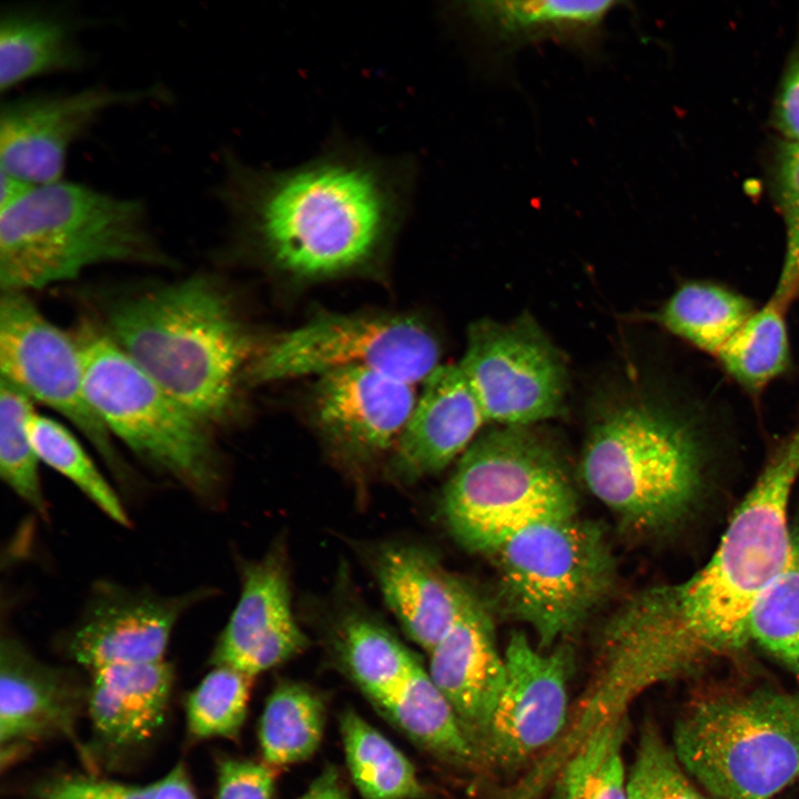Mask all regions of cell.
<instances>
[{
  "instance_id": "23",
  "label": "cell",
  "mask_w": 799,
  "mask_h": 799,
  "mask_svg": "<svg viewBox=\"0 0 799 799\" xmlns=\"http://www.w3.org/2000/svg\"><path fill=\"white\" fill-rule=\"evenodd\" d=\"M616 4L607 0H488L458 2L452 11L487 41L514 48L546 38L587 44L599 36Z\"/></svg>"
},
{
  "instance_id": "13",
  "label": "cell",
  "mask_w": 799,
  "mask_h": 799,
  "mask_svg": "<svg viewBox=\"0 0 799 799\" xmlns=\"http://www.w3.org/2000/svg\"><path fill=\"white\" fill-rule=\"evenodd\" d=\"M164 89L94 85L72 92L19 97L1 105V172L31 185L61 179L67 153L109 110L159 99Z\"/></svg>"
},
{
  "instance_id": "30",
  "label": "cell",
  "mask_w": 799,
  "mask_h": 799,
  "mask_svg": "<svg viewBox=\"0 0 799 799\" xmlns=\"http://www.w3.org/2000/svg\"><path fill=\"white\" fill-rule=\"evenodd\" d=\"M626 714L593 729L565 758L549 799H628Z\"/></svg>"
},
{
  "instance_id": "2",
  "label": "cell",
  "mask_w": 799,
  "mask_h": 799,
  "mask_svg": "<svg viewBox=\"0 0 799 799\" xmlns=\"http://www.w3.org/2000/svg\"><path fill=\"white\" fill-rule=\"evenodd\" d=\"M215 195L247 242L302 277L344 273L374 260L411 204L416 166L334 136L285 169L227 153Z\"/></svg>"
},
{
  "instance_id": "4",
  "label": "cell",
  "mask_w": 799,
  "mask_h": 799,
  "mask_svg": "<svg viewBox=\"0 0 799 799\" xmlns=\"http://www.w3.org/2000/svg\"><path fill=\"white\" fill-rule=\"evenodd\" d=\"M163 259L139 199L60 180L0 208L1 293L73 280L99 264Z\"/></svg>"
},
{
  "instance_id": "22",
  "label": "cell",
  "mask_w": 799,
  "mask_h": 799,
  "mask_svg": "<svg viewBox=\"0 0 799 799\" xmlns=\"http://www.w3.org/2000/svg\"><path fill=\"white\" fill-rule=\"evenodd\" d=\"M373 567L382 595L407 636L431 653L458 616L469 587L415 546L383 547Z\"/></svg>"
},
{
  "instance_id": "27",
  "label": "cell",
  "mask_w": 799,
  "mask_h": 799,
  "mask_svg": "<svg viewBox=\"0 0 799 799\" xmlns=\"http://www.w3.org/2000/svg\"><path fill=\"white\" fill-rule=\"evenodd\" d=\"M351 778L363 799H424L428 792L406 756L355 710L340 715Z\"/></svg>"
},
{
  "instance_id": "40",
  "label": "cell",
  "mask_w": 799,
  "mask_h": 799,
  "mask_svg": "<svg viewBox=\"0 0 799 799\" xmlns=\"http://www.w3.org/2000/svg\"><path fill=\"white\" fill-rule=\"evenodd\" d=\"M771 123L782 140L799 143V37L781 73L772 103Z\"/></svg>"
},
{
  "instance_id": "26",
  "label": "cell",
  "mask_w": 799,
  "mask_h": 799,
  "mask_svg": "<svg viewBox=\"0 0 799 799\" xmlns=\"http://www.w3.org/2000/svg\"><path fill=\"white\" fill-rule=\"evenodd\" d=\"M757 309L747 297L708 282L680 285L655 315L671 334L716 356Z\"/></svg>"
},
{
  "instance_id": "3",
  "label": "cell",
  "mask_w": 799,
  "mask_h": 799,
  "mask_svg": "<svg viewBox=\"0 0 799 799\" xmlns=\"http://www.w3.org/2000/svg\"><path fill=\"white\" fill-rule=\"evenodd\" d=\"M108 324L118 346L206 426L231 415L251 342L211 279L127 297L112 306Z\"/></svg>"
},
{
  "instance_id": "28",
  "label": "cell",
  "mask_w": 799,
  "mask_h": 799,
  "mask_svg": "<svg viewBox=\"0 0 799 799\" xmlns=\"http://www.w3.org/2000/svg\"><path fill=\"white\" fill-rule=\"evenodd\" d=\"M325 721L326 706L320 694L300 682L279 684L259 724L263 762L275 769L309 759L322 741Z\"/></svg>"
},
{
  "instance_id": "19",
  "label": "cell",
  "mask_w": 799,
  "mask_h": 799,
  "mask_svg": "<svg viewBox=\"0 0 799 799\" xmlns=\"http://www.w3.org/2000/svg\"><path fill=\"white\" fill-rule=\"evenodd\" d=\"M87 691L70 672L37 659L12 636L0 644V745L8 761L52 737L75 741Z\"/></svg>"
},
{
  "instance_id": "36",
  "label": "cell",
  "mask_w": 799,
  "mask_h": 799,
  "mask_svg": "<svg viewBox=\"0 0 799 799\" xmlns=\"http://www.w3.org/2000/svg\"><path fill=\"white\" fill-rule=\"evenodd\" d=\"M628 799H715L686 771L658 727L646 720L640 728L633 763L627 771Z\"/></svg>"
},
{
  "instance_id": "37",
  "label": "cell",
  "mask_w": 799,
  "mask_h": 799,
  "mask_svg": "<svg viewBox=\"0 0 799 799\" xmlns=\"http://www.w3.org/2000/svg\"><path fill=\"white\" fill-rule=\"evenodd\" d=\"M768 180L786 226L785 259L770 300L788 310L799 297V143H775Z\"/></svg>"
},
{
  "instance_id": "39",
  "label": "cell",
  "mask_w": 799,
  "mask_h": 799,
  "mask_svg": "<svg viewBox=\"0 0 799 799\" xmlns=\"http://www.w3.org/2000/svg\"><path fill=\"white\" fill-rule=\"evenodd\" d=\"M216 781L214 799H273L275 770L264 762L224 758Z\"/></svg>"
},
{
  "instance_id": "16",
  "label": "cell",
  "mask_w": 799,
  "mask_h": 799,
  "mask_svg": "<svg viewBox=\"0 0 799 799\" xmlns=\"http://www.w3.org/2000/svg\"><path fill=\"white\" fill-rule=\"evenodd\" d=\"M307 646L293 616L283 556L273 550L245 567L240 599L214 646L211 664L254 678Z\"/></svg>"
},
{
  "instance_id": "38",
  "label": "cell",
  "mask_w": 799,
  "mask_h": 799,
  "mask_svg": "<svg viewBox=\"0 0 799 799\" xmlns=\"http://www.w3.org/2000/svg\"><path fill=\"white\" fill-rule=\"evenodd\" d=\"M38 799H198L185 766L146 785L124 783L89 775H61L33 788Z\"/></svg>"
},
{
  "instance_id": "29",
  "label": "cell",
  "mask_w": 799,
  "mask_h": 799,
  "mask_svg": "<svg viewBox=\"0 0 799 799\" xmlns=\"http://www.w3.org/2000/svg\"><path fill=\"white\" fill-rule=\"evenodd\" d=\"M338 639L347 674L375 707L391 697L421 663L385 627L364 616L346 618Z\"/></svg>"
},
{
  "instance_id": "12",
  "label": "cell",
  "mask_w": 799,
  "mask_h": 799,
  "mask_svg": "<svg viewBox=\"0 0 799 799\" xmlns=\"http://www.w3.org/2000/svg\"><path fill=\"white\" fill-rule=\"evenodd\" d=\"M0 371L1 378L81 432L117 476L127 475L88 397L75 337L47 318L26 293H1Z\"/></svg>"
},
{
  "instance_id": "7",
  "label": "cell",
  "mask_w": 799,
  "mask_h": 799,
  "mask_svg": "<svg viewBox=\"0 0 799 799\" xmlns=\"http://www.w3.org/2000/svg\"><path fill=\"white\" fill-rule=\"evenodd\" d=\"M705 446L684 416L655 404L609 408L589 428L580 458L588 490L628 528L678 522L701 488Z\"/></svg>"
},
{
  "instance_id": "6",
  "label": "cell",
  "mask_w": 799,
  "mask_h": 799,
  "mask_svg": "<svg viewBox=\"0 0 799 799\" xmlns=\"http://www.w3.org/2000/svg\"><path fill=\"white\" fill-rule=\"evenodd\" d=\"M672 748L715 799H777L799 783V689L701 688L675 722Z\"/></svg>"
},
{
  "instance_id": "8",
  "label": "cell",
  "mask_w": 799,
  "mask_h": 799,
  "mask_svg": "<svg viewBox=\"0 0 799 799\" xmlns=\"http://www.w3.org/2000/svg\"><path fill=\"white\" fill-rule=\"evenodd\" d=\"M74 337L88 397L109 433L196 497L213 499L221 473L208 426L142 371L108 333L87 324Z\"/></svg>"
},
{
  "instance_id": "41",
  "label": "cell",
  "mask_w": 799,
  "mask_h": 799,
  "mask_svg": "<svg viewBox=\"0 0 799 799\" xmlns=\"http://www.w3.org/2000/svg\"><path fill=\"white\" fill-rule=\"evenodd\" d=\"M299 799H352L340 771L326 766Z\"/></svg>"
},
{
  "instance_id": "9",
  "label": "cell",
  "mask_w": 799,
  "mask_h": 799,
  "mask_svg": "<svg viewBox=\"0 0 799 799\" xmlns=\"http://www.w3.org/2000/svg\"><path fill=\"white\" fill-rule=\"evenodd\" d=\"M533 426L492 428L462 454L441 506L465 548L520 516L578 508L564 459Z\"/></svg>"
},
{
  "instance_id": "31",
  "label": "cell",
  "mask_w": 799,
  "mask_h": 799,
  "mask_svg": "<svg viewBox=\"0 0 799 799\" xmlns=\"http://www.w3.org/2000/svg\"><path fill=\"white\" fill-rule=\"evenodd\" d=\"M786 311L769 299L715 356L725 372L752 396L789 367Z\"/></svg>"
},
{
  "instance_id": "34",
  "label": "cell",
  "mask_w": 799,
  "mask_h": 799,
  "mask_svg": "<svg viewBox=\"0 0 799 799\" xmlns=\"http://www.w3.org/2000/svg\"><path fill=\"white\" fill-rule=\"evenodd\" d=\"M33 401L0 377V476L29 506L41 515L47 503L39 477V458L31 444L28 422Z\"/></svg>"
},
{
  "instance_id": "1",
  "label": "cell",
  "mask_w": 799,
  "mask_h": 799,
  "mask_svg": "<svg viewBox=\"0 0 799 799\" xmlns=\"http://www.w3.org/2000/svg\"><path fill=\"white\" fill-rule=\"evenodd\" d=\"M799 427L732 514L710 559L689 578L634 595L603 634L596 684L619 706L654 685L737 655L755 607L786 557Z\"/></svg>"
},
{
  "instance_id": "15",
  "label": "cell",
  "mask_w": 799,
  "mask_h": 799,
  "mask_svg": "<svg viewBox=\"0 0 799 799\" xmlns=\"http://www.w3.org/2000/svg\"><path fill=\"white\" fill-rule=\"evenodd\" d=\"M417 395L413 384L387 374L340 368L318 376L314 414L337 447L351 456L370 458L394 449Z\"/></svg>"
},
{
  "instance_id": "10",
  "label": "cell",
  "mask_w": 799,
  "mask_h": 799,
  "mask_svg": "<svg viewBox=\"0 0 799 799\" xmlns=\"http://www.w3.org/2000/svg\"><path fill=\"white\" fill-rule=\"evenodd\" d=\"M439 358L437 338L414 316L322 313L270 342L247 375L270 383L361 367L415 385L441 365Z\"/></svg>"
},
{
  "instance_id": "14",
  "label": "cell",
  "mask_w": 799,
  "mask_h": 799,
  "mask_svg": "<svg viewBox=\"0 0 799 799\" xmlns=\"http://www.w3.org/2000/svg\"><path fill=\"white\" fill-rule=\"evenodd\" d=\"M506 678L481 762L515 769L553 745L568 719L572 655L567 647L543 650L513 633L504 651Z\"/></svg>"
},
{
  "instance_id": "21",
  "label": "cell",
  "mask_w": 799,
  "mask_h": 799,
  "mask_svg": "<svg viewBox=\"0 0 799 799\" xmlns=\"http://www.w3.org/2000/svg\"><path fill=\"white\" fill-rule=\"evenodd\" d=\"M173 681L164 660L93 671L85 705L98 754L117 761L148 744L165 720Z\"/></svg>"
},
{
  "instance_id": "5",
  "label": "cell",
  "mask_w": 799,
  "mask_h": 799,
  "mask_svg": "<svg viewBox=\"0 0 799 799\" xmlns=\"http://www.w3.org/2000/svg\"><path fill=\"white\" fill-rule=\"evenodd\" d=\"M467 549L490 560L507 613L533 629L543 650L576 631L615 579L603 532L578 509L520 516Z\"/></svg>"
},
{
  "instance_id": "24",
  "label": "cell",
  "mask_w": 799,
  "mask_h": 799,
  "mask_svg": "<svg viewBox=\"0 0 799 799\" xmlns=\"http://www.w3.org/2000/svg\"><path fill=\"white\" fill-rule=\"evenodd\" d=\"M82 24L69 11L17 4L0 17V89L57 72L79 71L88 62L79 41Z\"/></svg>"
},
{
  "instance_id": "25",
  "label": "cell",
  "mask_w": 799,
  "mask_h": 799,
  "mask_svg": "<svg viewBox=\"0 0 799 799\" xmlns=\"http://www.w3.org/2000/svg\"><path fill=\"white\" fill-rule=\"evenodd\" d=\"M375 708L436 760L457 768L479 763L454 709L421 663Z\"/></svg>"
},
{
  "instance_id": "20",
  "label": "cell",
  "mask_w": 799,
  "mask_h": 799,
  "mask_svg": "<svg viewBox=\"0 0 799 799\" xmlns=\"http://www.w3.org/2000/svg\"><path fill=\"white\" fill-rule=\"evenodd\" d=\"M461 366L439 365L423 383L393 449L391 471L403 483L438 473L463 454L486 424Z\"/></svg>"
},
{
  "instance_id": "11",
  "label": "cell",
  "mask_w": 799,
  "mask_h": 799,
  "mask_svg": "<svg viewBox=\"0 0 799 799\" xmlns=\"http://www.w3.org/2000/svg\"><path fill=\"white\" fill-rule=\"evenodd\" d=\"M458 365L487 423L532 426L565 408V362L528 314L509 322L472 323Z\"/></svg>"
},
{
  "instance_id": "32",
  "label": "cell",
  "mask_w": 799,
  "mask_h": 799,
  "mask_svg": "<svg viewBox=\"0 0 799 799\" xmlns=\"http://www.w3.org/2000/svg\"><path fill=\"white\" fill-rule=\"evenodd\" d=\"M750 638L799 679V506L783 563L755 607Z\"/></svg>"
},
{
  "instance_id": "17",
  "label": "cell",
  "mask_w": 799,
  "mask_h": 799,
  "mask_svg": "<svg viewBox=\"0 0 799 799\" xmlns=\"http://www.w3.org/2000/svg\"><path fill=\"white\" fill-rule=\"evenodd\" d=\"M429 657L428 674L454 709L481 763L506 666L488 613L472 590Z\"/></svg>"
},
{
  "instance_id": "18",
  "label": "cell",
  "mask_w": 799,
  "mask_h": 799,
  "mask_svg": "<svg viewBox=\"0 0 799 799\" xmlns=\"http://www.w3.org/2000/svg\"><path fill=\"white\" fill-rule=\"evenodd\" d=\"M190 597H160L107 586L67 639L72 660L92 672L164 660L174 626Z\"/></svg>"
},
{
  "instance_id": "35",
  "label": "cell",
  "mask_w": 799,
  "mask_h": 799,
  "mask_svg": "<svg viewBox=\"0 0 799 799\" xmlns=\"http://www.w3.org/2000/svg\"><path fill=\"white\" fill-rule=\"evenodd\" d=\"M252 680L233 668L213 667L186 698L189 736L193 740L236 737L247 715Z\"/></svg>"
},
{
  "instance_id": "33",
  "label": "cell",
  "mask_w": 799,
  "mask_h": 799,
  "mask_svg": "<svg viewBox=\"0 0 799 799\" xmlns=\"http://www.w3.org/2000/svg\"><path fill=\"white\" fill-rule=\"evenodd\" d=\"M28 432L40 462L72 482L110 519L122 526L130 524L113 487L64 425L34 412Z\"/></svg>"
}]
</instances>
